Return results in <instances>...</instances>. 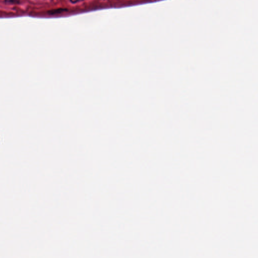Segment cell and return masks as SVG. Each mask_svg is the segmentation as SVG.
Masks as SVG:
<instances>
[{
	"label": "cell",
	"instance_id": "3",
	"mask_svg": "<svg viewBox=\"0 0 258 258\" xmlns=\"http://www.w3.org/2000/svg\"><path fill=\"white\" fill-rule=\"evenodd\" d=\"M6 1H7V2H9V3H17V0H6Z\"/></svg>",
	"mask_w": 258,
	"mask_h": 258
},
{
	"label": "cell",
	"instance_id": "2",
	"mask_svg": "<svg viewBox=\"0 0 258 258\" xmlns=\"http://www.w3.org/2000/svg\"><path fill=\"white\" fill-rule=\"evenodd\" d=\"M82 1H84V0H70V2L72 4H76Z\"/></svg>",
	"mask_w": 258,
	"mask_h": 258
},
{
	"label": "cell",
	"instance_id": "1",
	"mask_svg": "<svg viewBox=\"0 0 258 258\" xmlns=\"http://www.w3.org/2000/svg\"><path fill=\"white\" fill-rule=\"evenodd\" d=\"M68 11V10L67 9H65V8H59V9H54V10H51L48 11V13L50 14V15H56V14H61V13H64V12H66Z\"/></svg>",
	"mask_w": 258,
	"mask_h": 258
}]
</instances>
